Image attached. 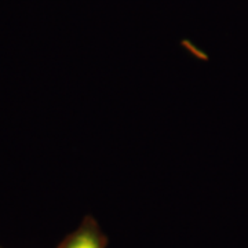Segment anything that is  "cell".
I'll use <instances>...</instances> for the list:
<instances>
[{
  "label": "cell",
  "instance_id": "1",
  "mask_svg": "<svg viewBox=\"0 0 248 248\" xmlns=\"http://www.w3.org/2000/svg\"><path fill=\"white\" fill-rule=\"evenodd\" d=\"M60 248H105V236L91 218H86L76 231L62 241Z\"/></svg>",
  "mask_w": 248,
  "mask_h": 248
}]
</instances>
